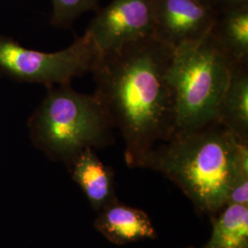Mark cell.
<instances>
[{"mask_svg": "<svg viewBox=\"0 0 248 248\" xmlns=\"http://www.w3.org/2000/svg\"><path fill=\"white\" fill-rule=\"evenodd\" d=\"M100 0H51V24L68 29L80 16L90 10H98Z\"/></svg>", "mask_w": 248, "mask_h": 248, "instance_id": "obj_13", "label": "cell"}, {"mask_svg": "<svg viewBox=\"0 0 248 248\" xmlns=\"http://www.w3.org/2000/svg\"><path fill=\"white\" fill-rule=\"evenodd\" d=\"M202 1H204L205 3H207V4H209V5H211V6H213V7L215 8V1H216V0H202Z\"/></svg>", "mask_w": 248, "mask_h": 248, "instance_id": "obj_16", "label": "cell"}, {"mask_svg": "<svg viewBox=\"0 0 248 248\" xmlns=\"http://www.w3.org/2000/svg\"><path fill=\"white\" fill-rule=\"evenodd\" d=\"M196 248L195 247H187V248Z\"/></svg>", "mask_w": 248, "mask_h": 248, "instance_id": "obj_17", "label": "cell"}, {"mask_svg": "<svg viewBox=\"0 0 248 248\" xmlns=\"http://www.w3.org/2000/svg\"><path fill=\"white\" fill-rule=\"evenodd\" d=\"M232 65L210 34L197 44L174 51L169 70L176 108L172 136L219 123V107Z\"/></svg>", "mask_w": 248, "mask_h": 248, "instance_id": "obj_4", "label": "cell"}, {"mask_svg": "<svg viewBox=\"0 0 248 248\" xmlns=\"http://www.w3.org/2000/svg\"><path fill=\"white\" fill-rule=\"evenodd\" d=\"M248 6V0H216L215 9L218 12L229 9H238Z\"/></svg>", "mask_w": 248, "mask_h": 248, "instance_id": "obj_15", "label": "cell"}, {"mask_svg": "<svg viewBox=\"0 0 248 248\" xmlns=\"http://www.w3.org/2000/svg\"><path fill=\"white\" fill-rule=\"evenodd\" d=\"M211 222V237L202 248H248V206L226 204Z\"/></svg>", "mask_w": 248, "mask_h": 248, "instance_id": "obj_12", "label": "cell"}, {"mask_svg": "<svg viewBox=\"0 0 248 248\" xmlns=\"http://www.w3.org/2000/svg\"><path fill=\"white\" fill-rule=\"evenodd\" d=\"M47 89L28 127L34 145L50 159L69 167L81 152L114 143L115 126L95 94L80 93L70 84Z\"/></svg>", "mask_w": 248, "mask_h": 248, "instance_id": "obj_3", "label": "cell"}, {"mask_svg": "<svg viewBox=\"0 0 248 248\" xmlns=\"http://www.w3.org/2000/svg\"><path fill=\"white\" fill-rule=\"evenodd\" d=\"M94 227L107 240L118 246L157 237L147 213L121 203L120 201L98 213Z\"/></svg>", "mask_w": 248, "mask_h": 248, "instance_id": "obj_8", "label": "cell"}, {"mask_svg": "<svg viewBox=\"0 0 248 248\" xmlns=\"http://www.w3.org/2000/svg\"><path fill=\"white\" fill-rule=\"evenodd\" d=\"M157 0H112L98 9L86 32L101 53L154 37Z\"/></svg>", "mask_w": 248, "mask_h": 248, "instance_id": "obj_6", "label": "cell"}, {"mask_svg": "<svg viewBox=\"0 0 248 248\" xmlns=\"http://www.w3.org/2000/svg\"><path fill=\"white\" fill-rule=\"evenodd\" d=\"M210 35L231 62L248 63V6L219 12Z\"/></svg>", "mask_w": 248, "mask_h": 248, "instance_id": "obj_11", "label": "cell"}, {"mask_svg": "<svg viewBox=\"0 0 248 248\" xmlns=\"http://www.w3.org/2000/svg\"><path fill=\"white\" fill-rule=\"evenodd\" d=\"M226 204L248 206V177L238 178L229 191Z\"/></svg>", "mask_w": 248, "mask_h": 248, "instance_id": "obj_14", "label": "cell"}, {"mask_svg": "<svg viewBox=\"0 0 248 248\" xmlns=\"http://www.w3.org/2000/svg\"><path fill=\"white\" fill-rule=\"evenodd\" d=\"M68 169L74 181L88 198L94 211L99 213L119 202L114 170L102 163L94 149L88 148L81 152Z\"/></svg>", "mask_w": 248, "mask_h": 248, "instance_id": "obj_9", "label": "cell"}, {"mask_svg": "<svg viewBox=\"0 0 248 248\" xmlns=\"http://www.w3.org/2000/svg\"><path fill=\"white\" fill-rule=\"evenodd\" d=\"M174 50L154 38L102 53L94 71L95 96L125 142L124 158L138 169L157 143L175 130V97L169 70Z\"/></svg>", "mask_w": 248, "mask_h": 248, "instance_id": "obj_1", "label": "cell"}, {"mask_svg": "<svg viewBox=\"0 0 248 248\" xmlns=\"http://www.w3.org/2000/svg\"><path fill=\"white\" fill-rule=\"evenodd\" d=\"M218 11L202 0H157L154 39L172 50L210 34Z\"/></svg>", "mask_w": 248, "mask_h": 248, "instance_id": "obj_7", "label": "cell"}, {"mask_svg": "<svg viewBox=\"0 0 248 248\" xmlns=\"http://www.w3.org/2000/svg\"><path fill=\"white\" fill-rule=\"evenodd\" d=\"M101 55L87 32L54 53L28 49L9 37L0 36V71L13 79L47 89L71 84L74 78L92 73Z\"/></svg>", "mask_w": 248, "mask_h": 248, "instance_id": "obj_5", "label": "cell"}, {"mask_svg": "<svg viewBox=\"0 0 248 248\" xmlns=\"http://www.w3.org/2000/svg\"><path fill=\"white\" fill-rule=\"evenodd\" d=\"M218 119L237 141L248 143V63L232 62Z\"/></svg>", "mask_w": 248, "mask_h": 248, "instance_id": "obj_10", "label": "cell"}, {"mask_svg": "<svg viewBox=\"0 0 248 248\" xmlns=\"http://www.w3.org/2000/svg\"><path fill=\"white\" fill-rule=\"evenodd\" d=\"M138 169L169 178L197 213L211 219L226 205L234 182L248 177V143L237 141L217 123L160 142L144 155Z\"/></svg>", "mask_w": 248, "mask_h": 248, "instance_id": "obj_2", "label": "cell"}]
</instances>
